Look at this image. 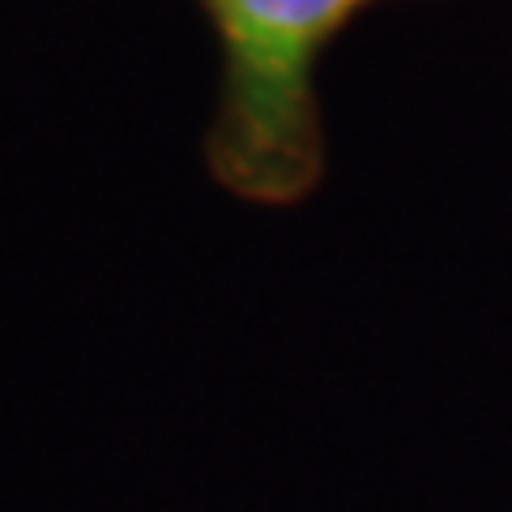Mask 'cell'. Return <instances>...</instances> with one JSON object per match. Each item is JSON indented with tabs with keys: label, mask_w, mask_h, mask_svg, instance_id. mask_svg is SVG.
I'll return each mask as SVG.
<instances>
[{
	"label": "cell",
	"mask_w": 512,
	"mask_h": 512,
	"mask_svg": "<svg viewBox=\"0 0 512 512\" xmlns=\"http://www.w3.org/2000/svg\"><path fill=\"white\" fill-rule=\"evenodd\" d=\"M222 39V94L205 167L235 201H308L325 180L316 60L372 0H201Z\"/></svg>",
	"instance_id": "1"
}]
</instances>
